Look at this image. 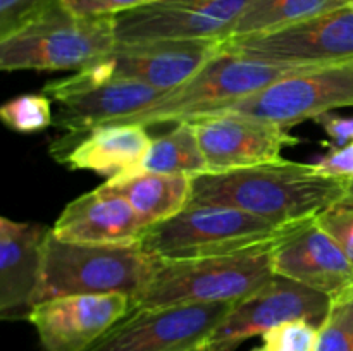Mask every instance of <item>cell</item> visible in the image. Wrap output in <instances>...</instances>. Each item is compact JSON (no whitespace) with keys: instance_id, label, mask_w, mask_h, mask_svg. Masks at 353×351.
<instances>
[{"instance_id":"obj_1","label":"cell","mask_w":353,"mask_h":351,"mask_svg":"<svg viewBox=\"0 0 353 351\" xmlns=\"http://www.w3.org/2000/svg\"><path fill=\"white\" fill-rule=\"evenodd\" d=\"M347 181L324 176L316 164L278 160L193 179L192 202L226 205L276 224L314 219L343 202Z\"/></svg>"},{"instance_id":"obj_2","label":"cell","mask_w":353,"mask_h":351,"mask_svg":"<svg viewBox=\"0 0 353 351\" xmlns=\"http://www.w3.org/2000/svg\"><path fill=\"white\" fill-rule=\"evenodd\" d=\"M161 260L140 243L86 244L48 233L37 301L71 295L123 292L134 299L147 289Z\"/></svg>"},{"instance_id":"obj_3","label":"cell","mask_w":353,"mask_h":351,"mask_svg":"<svg viewBox=\"0 0 353 351\" xmlns=\"http://www.w3.org/2000/svg\"><path fill=\"white\" fill-rule=\"evenodd\" d=\"M116 45V16H76L61 0L0 38V67L78 72L109 57Z\"/></svg>"},{"instance_id":"obj_4","label":"cell","mask_w":353,"mask_h":351,"mask_svg":"<svg viewBox=\"0 0 353 351\" xmlns=\"http://www.w3.org/2000/svg\"><path fill=\"white\" fill-rule=\"evenodd\" d=\"M296 224H276L234 206L190 203L148 227L140 244L161 262L217 257L274 244Z\"/></svg>"},{"instance_id":"obj_5","label":"cell","mask_w":353,"mask_h":351,"mask_svg":"<svg viewBox=\"0 0 353 351\" xmlns=\"http://www.w3.org/2000/svg\"><path fill=\"white\" fill-rule=\"evenodd\" d=\"M272 246L217 257L161 262L150 284L133 301V310L181 303H238L274 275Z\"/></svg>"},{"instance_id":"obj_6","label":"cell","mask_w":353,"mask_h":351,"mask_svg":"<svg viewBox=\"0 0 353 351\" xmlns=\"http://www.w3.org/2000/svg\"><path fill=\"white\" fill-rule=\"evenodd\" d=\"M302 69L310 67L265 64L221 52L181 86L164 93L143 110L116 124H140L148 127L155 124L192 123L196 117L223 110L230 103Z\"/></svg>"},{"instance_id":"obj_7","label":"cell","mask_w":353,"mask_h":351,"mask_svg":"<svg viewBox=\"0 0 353 351\" xmlns=\"http://www.w3.org/2000/svg\"><path fill=\"white\" fill-rule=\"evenodd\" d=\"M223 52L290 67H324L353 61L350 6L264 33L223 40Z\"/></svg>"},{"instance_id":"obj_8","label":"cell","mask_w":353,"mask_h":351,"mask_svg":"<svg viewBox=\"0 0 353 351\" xmlns=\"http://www.w3.org/2000/svg\"><path fill=\"white\" fill-rule=\"evenodd\" d=\"M345 107H353V61L292 72L217 112L243 114L290 129Z\"/></svg>"},{"instance_id":"obj_9","label":"cell","mask_w":353,"mask_h":351,"mask_svg":"<svg viewBox=\"0 0 353 351\" xmlns=\"http://www.w3.org/2000/svg\"><path fill=\"white\" fill-rule=\"evenodd\" d=\"M236 303H181L133 310L88 351L202 350Z\"/></svg>"},{"instance_id":"obj_10","label":"cell","mask_w":353,"mask_h":351,"mask_svg":"<svg viewBox=\"0 0 353 351\" xmlns=\"http://www.w3.org/2000/svg\"><path fill=\"white\" fill-rule=\"evenodd\" d=\"M331 308L324 292L274 274L254 295L238 301L221 322L203 350L236 351L247 339L292 320H307L321 327Z\"/></svg>"},{"instance_id":"obj_11","label":"cell","mask_w":353,"mask_h":351,"mask_svg":"<svg viewBox=\"0 0 353 351\" xmlns=\"http://www.w3.org/2000/svg\"><path fill=\"white\" fill-rule=\"evenodd\" d=\"M254 0H159L116 16L117 43L210 38L226 40Z\"/></svg>"},{"instance_id":"obj_12","label":"cell","mask_w":353,"mask_h":351,"mask_svg":"<svg viewBox=\"0 0 353 351\" xmlns=\"http://www.w3.org/2000/svg\"><path fill=\"white\" fill-rule=\"evenodd\" d=\"M131 312L133 298L123 292L71 295L37 303L26 320L47 351H88Z\"/></svg>"},{"instance_id":"obj_13","label":"cell","mask_w":353,"mask_h":351,"mask_svg":"<svg viewBox=\"0 0 353 351\" xmlns=\"http://www.w3.org/2000/svg\"><path fill=\"white\" fill-rule=\"evenodd\" d=\"M192 126L209 172L238 171L283 160V148L300 143L288 129L236 112L207 114L193 119Z\"/></svg>"},{"instance_id":"obj_14","label":"cell","mask_w":353,"mask_h":351,"mask_svg":"<svg viewBox=\"0 0 353 351\" xmlns=\"http://www.w3.org/2000/svg\"><path fill=\"white\" fill-rule=\"evenodd\" d=\"M274 274L324 292L331 303L353 296V265L327 231L302 220L272 246Z\"/></svg>"},{"instance_id":"obj_15","label":"cell","mask_w":353,"mask_h":351,"mask_svg":"<svg viewBox=\"0 0 353 351\" xmlns=\"http://www.w3.org/2000/svg\"><path fill=\"white\" fill-rule=\"evenodd\" d=\"M223 52V40L165 38L117 43L110 54L116 76L150 85L168 93L196 74Z\"/></svg>"},{"instance_id":"obj_16","label":"cell","mask_w":353,"mask_h":351,"mask_svg":"<svg viewBox=\"0 0 353 351\" xmlns=\"http://www.w3.org/2000/svg\"><path fill=\"white\" fill-rule=\"evenodd\" d=\"M48 229L37 222L0 219V315L28 319L37 301Z\"/></svg>"},{"instance_id":"obj_17","label":"cell","mask_w":353,"mask_h":351,"mask_svg":"<svg viewBox=\"0 0 353 351\" xmlns=\"http://www.w3.org/2000/svg\"><path fill=\"white\" fill-rule=\"evenodd\" d=\"M147 229L128 200L102 184L68 203L52 234L71 243L134 244Z\"/></svg>"},{"instance_id":"obj_18","label":"cell","mask_w":353,"mask_h":351,"mask_svg":"<svg viewBox=\"0 0 353 351\" xmlns=\"http://www.w3.org/2000/svg\"><path fill=\"white\" fill-rule=\"evenodd\" d=\"M164 93L137 79L114 76L109 81L61 100L54 116V126L68 131L65 141L76 140L105 124H116L140 112Z\"/></svg>"},{"instance_id":"obj_19","label":"cell","mask_w":353,"mask_h":351,"mask_svg":"<svg viewBox=\"0 0 353 351\" xmlns=\"http://www.w3.org/2000/svg\"><path fill=\"white\" fill-rule=\"evenodd\" d=\"M152 141L147 127L140 124H105L76 140H64L68 148L55 157L74 171L123 178L140 169Z\"/></svg>"},{"instance_id":"obj_20","label":"cell","mask_w":353,"mask_h":351,"mask_svg":"<svg viewBox=\"0 0 353 351\" xmlns=\"http://www.w3.org/2000/svg\"><path fill=\"white\" fill-rule=\"evenodd\" d=\"M103 184L128 200L147 227L178 215L192 202L193 178L138 171Z\"/></svg>"},{"instance_id":"obj_21","label":"cell","mask_w":353,"mask_h":351,"mask_svg":"<svg viewBox=\"0 0 353 351\" xmlns=\"http://www.w3.org/2000/svg\"><path fill=\"white\" fill-rule=\"evenodd\" d=\"M138 171L172 176H199L209 172L205 157L192 123H179L168 134L155 138ZM137 171V172H138Z\"/></svg>"},{"instance_id":"obj_22","label":"cell","mask_w":353,"mask_h":351,"mask_svg":"<svg viewBox=\"0 0 353 351\" xmlns=\"http://www.w3.org/2000/svg\"><path fill=\"white\" fill-rule=\"evenodd\" d=\"M350 3L352 0H254L228 38L278 30L343 9Z\"/></svg>"},{"instance_id":"obj_23","label":"cell","mask_w":353,"mask_h":351,"mask_svg":"<svg viewBox=\"0 0 353 351\" xmlns=\"http://www.w3.org/2000/svg\"><path fill=\"white\" fill-rule=\"evenodd\" d=\"M0 117L9 129L33 134L54 126L52 98L45 93H26L3 103Z\"/></svg>"},{"instance_id":"obj_24","label":"cell","mask_w":353,"mask_h":351,"mask_svg":"<svg viewBox=\"0 0 353 351\" xmlns=\"http://www.w3.org/2000/svg\"><path fill=\"white\" fill-rule=\"evenodd\" d=\"M316 351H353V296L331 303Z\"/></svg>"},{"instance_id":"obj_25","label":"cell","mask_w":353,"mask_h":351,"mask_svg":"<svg viewBox=\"0 0 353 351\" xmlns=\"http://www.w3.org/2000/svg\"><path fill=\"white\" fill-rule=\"evenodd\" d=\"M317 337L319 327L307 320H292L262 334V343L255 351H316Z\"/></svg>"},{"instance_id":"obj_26","label":"cell","mask_w":353,"mask_h":351,"mask_svg":"<svg viewBox=\"0 0 353 351\" xmlns=\"http://www.w3.org/2000/svg\"><path fill=\"white\" fill-rule=\"evenodd\" d=\"M61 0H0V38L19 30Z\"/></svg>"},{"instance_id":"obj_27","label":"cell","mask_w":353,"mask_h":351,"mask_svg":"<svg viewBox=\"0 0 353 351\" xmlns=\"http://www.w3.org/2000/svg\"><path fill=\"white\" fill-rule=\"evenodd\" d=\"M317 224L331 234L353 265V205L338 203L316 217Z\"/></svg>"},{"instance_id":"obj_28","label":"cell","mask_w":353,"mask_h":351,"mask_svg":"<svg viewBox=\"0 0 353 351\" xmlns=\"http://www.w3.org/2000/svg\"><path fill=\"white\" fill-rule=\"evenodd\" d=\"M154 2H159V0H62L65 9L81 17L117 16L121 12Z\"/></svg>"},{"instance_id":"obj_29","label":"cell","mask_w":353,"mask_h":351,"mask_svg":"<svg viewBox=\"0 0 353 351\" xmlns=\"http://www.w3.org/2000/svg\"><path fill=\"white\" fill-rule=\"evenodd\" d=\"M316 167L330 178L352 181L353 179V140L341 145L340 148H334L330 153L324 155L317 162H314Z\"/></svg>"},{"instance_id":"obj_30","label":"cell","mask_w":353,"mask_h":351,"mask_svg":"<svg viewBox=\"0 0 353 351\" xmlns=\"http://www.w3.org/2000/svg\"><path fill=\"white\" fill-rule=\"evenodd\" d=\"M316 123L323 127L327 133V136L333 138L336 143L345 145L353 140V116L352 117H340L324 114V116L317 117Z\"/></svg>"},{"instance_id":"obj_31","label":"cell","mask_w":353,"mask_h":351,"mask_svg":"<svg viewBox=\"0 0 353 351\" xmlns=\"http://www.w3.org/2000/svg\"><path fill=\"white\" fill-rule=\"evenodd\" d=\"M341 203H347V205H353V179L347 181V191H345V198Z\"/></svg>"},{"instance_id":"obj_32","label":"cell","mask_w":353,"mask_h":351,"mask_svg":"<svg viewBox=\"0 0 353 351\" xmlns=\"http://www.w3.org/2000/svg\"><path fill=\"white\" fill-rule=\"evenodd\" d=\"M350 7H352V9H353V0H352V3H350Z\"/></svg>"},{"instance_id":"obj_33","label":"cell","mask_w":353,"mask_h":351,"mask_svg":"<svg viewBox=\"0 0 353 351\" xmlns=\"http://www.w3.org/2000/svg\"><path fill=\"white\" fill-rule=\"evenodd\" d=\"M196 351H207V350H203V348H202V350H196Z\"/></svg>"}]
</instances>
